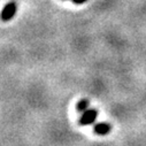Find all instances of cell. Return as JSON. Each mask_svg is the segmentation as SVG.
Here are the masks:
<instances>
[{"mask_svg":"<svg viewBox=\"0 0 146 146\" xmlns=\"http://www.w3.org/2000/svg\"><path fill=\"white\" fill-rule=\"evenodd\" d=\"M98 116V111L97 109H86V111L82 114L81 119H80V124L81 125H89V124H92L96 119Z\"/></svg>","mask_w":146,"mask_h":146,"instance_id":"6da1fadb","label":"cell"},{"mask_svg":"<svg viewBox=\"0 0 146 146\" xmlns=\"http://www.w3.org/2000/svg\"><path fill=\"white\" fill-rule=\"evenodd\" d=\"M16 11H17V7H16V4L15 1H11L8 3L4 9H3V13H1V20L4 22H7V21H11L14 15L16 14Z\"/></svg>","mask_w":146,"mask_h":146,"instance_id":"7a4b0ae2","label":"cell"},{"mask_svg":"<svg viewBox=\"0 0 146 146\" xmlns=\"http://www.w3.org/2000/svg\"><path fill=\"white\" fill-rule=\"evenodd\" d=\"M111 129H112V127L108 123H98L94 125V132L97 135H100V136L107 135L109 131H111Z\"/></svg>","mask_w":146,"mask_h":146,"instance_id":"3957f363","label":"cell"},{"mask_svg":"<svg viewBox=\"0 0 146 146\" xmlns=\"http://www.w3.org/2000/svg\"><path fill=\"white\" fill-rule=\"evenodd\" d=\"M88 106H89V100L83 99V100L78 101V104H77V111H80V112L84 113V112L86 111V109H88Z\"/></svg>","mask_w":146,"mask_h":146,"instance_id":"277c9868","label":"cell"},{"mask_svg":"<svg viewBox=\"0 0 146 146\" xmlns=\"http://www.w3.org/2000/svg\"><path fill=\"white\" fill-rule=\"evenodd\" d=\"M74 4H76V5H81V4H83V3H85L86 0H71Z\"/></svg>","mask_w":146,"mask_h":146,"instance_id":"5b68a950","label":"cell"}]
</instances>
